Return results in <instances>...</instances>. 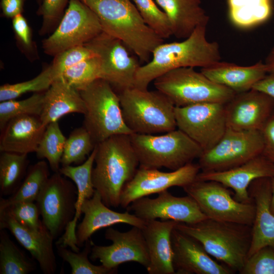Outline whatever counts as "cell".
Listing matches in <instances>:
<instances>
[{"mask_svg":"<svg viewBox=\"0 0 274 274\" xmlns=\"http://www.w3.org/2000/svg\"><path fill=\"white\" fill-rule=\"evenodd\" d=\"M207 26H197L181 42L162 43L153 50L152 58L137 71L134 87L148 89L150 83L171 70L184 67H207L220 61L219 44L206 37Z\"/></svg>","mask_w":274,"mask_h":274,"instance_id":"6da1fadb","label":"cell"},{"mask_svg":"<svg viewBox=\"0 0 274 274\" xmlns=\"http://www.w3.org/2000/svg\"><path fill=\"white\" fill-rule=\"evenodd\" d=\"M130 135H114L96 146L92 181L102 202L109 208L120 206L122 189L139 165Z\"/></svg>","mask_w":274,"mask_h":274,"instance_id":"7a4b0ae2","label":"cell"},{"mask_svg":"<svg viewBox=\"0 0 274 274\" xmlns=\"http://www.w3.org/2000/svg\"><path fill=\"white\" fill-rule=\"evenodd\" d=\"M97 15L102 31L119 39L148 62L163 39L145 22L130 0H81Z\"/></svg>","mask_w":274,"mask_h":274,"instance_id":"3957f363","label":"cell"},{"mask_svg":"<svg viewBox=\"0 0 274 274\" xmlns=\"http://www.w3.org/2000/svg\"><path fill=\"white\" fill-rule=\"evenodd\" d=\"M192 237L206 251L233 271L242 269L248 258L252 226L207 218L195 224L178 222L175 227Z\"/></svg>","mask_w":274,"mask_h":274,"instance_id":"277c9868","label":"cell"},{"mask_svg":"<svg viewBox=\"0 0 274 274\" xmlns=\"http://www.w3.org/2000/svg\"><path fill=\"white\" fill-rule=\"evenodd\" d=\"M118 94L124 122L132 133L156 134L177 128L175 106L159 90L134 87Z\"/></svg>","mask_w":274,"mask_h":274,"instance_id":"5b68a950","label":"cell"},{"mask_svg":"<svg viewBox=\"0 0 274 274\" xmlns=\"http://www.w3.org/2000/svg\"><path fill=\"white\" fill-rule=\"evenodd\" d=\"M139 167L178 169L200 156L201 147L178 128L161 135L132 133Z\"/></svg>","mask_w":274,"mask_h":274,"instance_id":"8992f818","label":"cell"},{"mask_svg":"<svg viewBox=\"0 0 274 274\" xmlns=\"http://www.w3.org/2000/svg\"><path fill=\"white\" fill-rule=\"evenodd\" d=\"M85 102L83 126L96 144L117 134H131L122 113L118 93L102 79L93 82L80 91Z\"/></svg>","mask_w":274,"mask_h":274,"instance_id":"52a82bcc","label":"cell"},{"mask_svg":"<svg viewBox=\"0 0 274 274\" xmlns=\"http://www.w3.org/2000/svg\"><path fill=\"white\" fill-rule=\"evenodd\" d=\"M154 85L178 107L203 102L225 104L236 94L210 80L193 67L167 72L155 79Z\"/></svg>","mask_w":274,"mask_h":274,"instance_id":"ba28073f","label":"cell"},{"mask_svg":"<svg viewBox=\"0 0 274 274\" xmlns=\"http://www.w3.org/2000/svg\"><path fill=\"white\" fill-rule=\"evenodd\" d=\"M183 189L195 200L208 218L252 226L255 215L253 201H237L228 188L221 183L195 180Z\"/></svg>","mask_w":274,"mask_h":274,"instance_id":"9c48e42d","label":"cell"},{"mask_svg":"<svg viewBox=\"0 0 274 274\" xmlns=\"http://www.w3.org/2000/svg\"><path fill=\"white\" fill-rule=\"evenodd\" d=\"M102 31L95 13L81 0H70L58 25L42 41L44 52L55 56L74 47L84 45Z\"/></svg>","mask_w":274,"mask_h":274,"instance_id":"30bf717a","label":"cell"},{"mask_svg":"<svg viewBox=\"0 0 274 274\" xmlns=\"http://www.w3.org/2000/svg\"><path fill=\"white\" fill-rule=\"evenodd\" d=\"M263 140L260 130L226 129L219 142L203 151L198 164L202 172L227 170L262 154Z\"/></svg>","mask_w":274,"mask_h":274,"instance_id":"8fae6325","label":"cell"},{"mask_svg":"<svg viewBox=\"0 0 274 274\" xmlns=\"http://www.w3.org/2000/svg\"><path fill=\"white\" fill-rule=\"evenodd\" d=\"M76 186L58 172L50 176L36 200L42 221L54 239L63 234L73 219L77 198Z\"/></svg>","mask_w":274,"mask_h":274,"instance_id":"7c38bea8","label":"cell"},{"mask_svg":"<svg viewBox=\"0 0 274 274\" xmlns=\"http://www.w3.org/2000/svg\"><path fill=\"white\" fill-rule=\"evenodd\" d=\"M85 45L100 60V79L108 82L118 93L134 87L135 75L141 65L122 41L102 31Z\"/></svg>","mask_w":274,"mask_h":274,"instance_id":"4fadbf2b","label":"cell"},{"mask_svg":"<svg viewBox=\"0 0 274 274\" xmlns=\"http://www.w3.org/2000/svg\"><path fill=\"white\" fill-rule=\"evenodd\" d=\"M177 128L198 144L203 151L215 146L226 129L225 104L203 102L175 108Z\"/></svg>","mask_w":274,"mask_h":274,"instance_id":"5bb4252c","label":"cell"},{"mask_svg":"<svg viewBox=\"0 0 274 274\" xmlns=\"http://www.w3.org/2000/svg\"><path fill=\"white\" fill-rule=\"evenodd\" d=\"M200 170L198 164L192 162L169 172L139 167L133 177L122 189L120 206L127 208L140 198L159 193L172 187L183 188L196 180Z\"/></svg>","mask_w":274,"mask_h":274,"instance_id":"9a60e30c","label":"cell"},{"mask_svg":"<svg viewBox=\"0 0 274 274\" xmlns=\"http://www.w3.org/2000/svg\"><path fill=\"white\" fill-rule=\"evenodd\" d=\"M105 238L112 242L109 246L93 244L90 258L98 260L109 269L126 262H135L147 268L149 256L146 242L141 228L132 226L129 230L121 232L109 227L106 231Z\"/></svg>","mask_w":274,"mask_h":274,"instance_id":"2e32d148","label":"cell"},{"mask_svg":"<svg viewBox=\"0 0 274 274\" xmlns=\"http://www.w3.org/2000/svg\"><path fill=\"white\" fill-rule=\"evenodd\" d=\"M155 198L143 197L131 202L128 211L144 221L160 219L186 224H195L208 217L190 196H174L167 190L159 192Z\"/></svg>","mask_w":274,"mask_h":274,"instance_id":"e0dca14e","label":"cell"},{"mask_svg":"<svg viewBox=\"0 0 274 274\" xmlns=\"http://www.w3.org/2000/svg\"><path fill=\"white\" fill-rule=\"evenodd\" d=\"M274 109V98L251 89L236 93L225 104L227 128L261 130Z\"/></svg>","mask_w":274,"mask_h":274,"instance_id":"ac0fdd59","label":"cell"},{"mask_svg":"<svg viewBox=\"0 0 274 274\" xmlns=\"http://www.w3.org/2000/svg\"><path fill=\"white\" fill-rule=\"evenodd\" d=\"M173 263L177 274H231L226 265L212 259L202 245L176 228L171 234Z\"/></svg>","mask_w":274,"mask_h":274,"instance_id":"d6986e66","label":"cell"},{"mask_svg":"<svg viewBox=\"0 0 274 274\" xmlns=\"http://www.w3.org/2000/svg\"><path fill=\"white\" fill-rule=\"evenodd\" d=\"M274 177V164L263 155H258L231 169L213 172H199L196 180L215 181L234 192L233 197L243 203H251L248 188L254 180Z\"/></svg>","mask_w":274,"mask_h":274,"instance_id":"ffe728a7","label":"cell"},{"mask_svg":"<svg viewBox=\"0 0 274 274\" xmlns=\"http://www.w3.org/2000/svg\"><path fill=\"white\" fill-rule=\"evenodd\" d=\"M81 211L84 218L76 230L78 247L82 246L95 232L101 228L123 223L142 229L146 222L128 211L120 213L111 210L104 203L96 190L92 197L84 201Z\"/></svg>","mask_w":274,"mask_h":274,"instance_id":"44dd1931","label":"cell"},{"mask_svg":"<svg viewBox=\"0 0 274 274\" xmlns=\"http://www.w3.org/2000/svg\"><path fill=\"white\" fill-rule=\"evenodd\" d=\"M248 191L255 206L249 257L264 247L274 248V214L270 210L271 178H261L254 180L249 185Z\"/></svg>","mask_w":274,"mask_h":274,"instance_id":"7402d4cb","label":"cell"},{"mask_svg":"<svg viewBox=\"0 0 274 274\" xmlns=\"http://www.w3.org/2000/svg\"><path fill=\"white\" fill-rule=\"evenodd\" d=\"M7 229L39 263L45 274H54L57 269L53 247L54 238L44 226L39 229L24 227L10 216L0 214V229Z\"/></svg>","mask_w":274,"mask_h":274,"instance_id":"603a6c76","label":"cell"},{"mask_svg":"<svg viewBox=\"0 0 274 274\" xmlns=\"http://www.w3.org/2000/svg\"><path fill=\"white\" fill-rule=\"evenodd\" d=\"M142 228L148 250L149 274H174L171 234L178 222L174 220L146 221Z\"/></svg>","mask_w":274,"mask_h":274,"instance_id":"cb8c5ba5","label":"cell"},{"mask_svg":"<svg viewBox=\"0 0 274 274\" xmlns=\"http://www.w3.org/2000/svg\"><path fill=\"white\" fill-rule=\"evenodd\" d=\"M46 128L39 116L24 115L13 118L1 130L0 151L36 152Z\"/></svg>","mask_w":274,"mask_h":274,"instance_id":"d4e9b609","label":"cell"},{"mask_svg":"<svg viewBox=\"0 0 274 274\" xmlns=\"http://www.w3.org/2000/svg\"><path fill=\"white\" fill-rule=\"evenodd\" d=\"M95 153L96 147L83 163L75 166L71 165L61 166L59 170L63 176L70 178L75 183L78 194L75 216L63 234L56 242V245L66 247L68 246L72 250L76 252H79L80 249L77 245L76 228L78 220L82 214V206L86 199L92 197L95 190L91 176Z\"/></svg>","mask_w":274,"mask_h":274,"instance_id":"484cf974","label":"cell"},{"mask_svg":"<svg viewBox=\"0 0 274 274\" xmlns=\"http://www.w3.org/2000/svg\"><path fill=\"white\" fill-rule=\"evenodd\" d=\"M200 72L210 80L236 93L251 90L267 73L265 64L261 61L250 66L220 61L201 68Z\"/></svg>","mask_w":274,"mask_h":274,"instance_id":"4316f807","label":"cell"},{"mask_svg":"<svg viewBox=\"0 0 274 274\" xmlns=\"http://www.w3.org/2000/svg\"><path fill=\"white\" fill-rule=\"evenodd\" d=\"M85 102L80 92L59 77L45 92L43 110L40 118L47 126L65 115L76 113L84 114Z\"/></svg>","mask_w":274,"mask_h":274,"instance_id":"83f0119b","label":"cell"},{"mask_svg":"<svg viewBox=\"0 0 274 274\" xmlns=\"http://www.w3.org/2000/svg\"><path fill=\"white\" fill-rule=\"evenodd\" d=\"M166 15L177 38L186 39L198 26H207L209 17L200 0H155Z\"/></svg>","mask_w":274,"mask_h":274,"instance_id":"f1b7e54d","label":"cell"},{"mask_svg":"<svg viewBox=\"0 0 274 274\" xmlns=\"http://www.w3.org/2000/svg\"><path fill=\"white\" fill-rule=\"evenodd\" d=\"M49 177V166L45 160L38 161L29 166L17 190L7 198L1 197L0 210L17 202L36 201L42 188Z\"/></svg>","mask_w":274,"mask_h":274,"instance_id":"f546056e","label":"cell"},{"mask_svg":"<svg viewBox=\"0 0 274 274\" xmlns=\"http://www.w3.org/2000/svg\"><path fill=\"white\" fill-rule=\"evenodd\" d=\"M29 162L27 154L1 152V196H10L17 190L26 175Z\"/></svg>","mask_w":274,"mask_h":274,"instance_id":"4dcf8cb0","label":"cell"},{"mask_svg":"<svg viewBox=\"0 0 274 274\" xmlns=\"http://www.w3.org/2000/svg\"><path fill=\"white\" fill-rule=\"evenodd\" d=\"M229 15L240 27H249L266 21L272 12L271 0H228Z\"/></svg>","mask_w":274,"mask_h":274,"instance_id":"1f68e13d","label":"cell"},{"mask_svg":"<svg viewBox=\"0 0 274 274\" xmlns=\"http://www.w3.org/2000/svg\"><path fill=\"white\" fill-rule=\"evenodd\" d=\"M36 268V262L17 247L4 229H0V273L27 274Z\"/></svg>","mask_w":274,"mask_h":274,"instance_id":"d6a6232c","label":"cell"},{"mask_svg":"<svg viewBox=\"0 0 274 274\" xmlns=\"http://www.w3.org/2000/svg\"><path fill=\"white\" fill-rule=\"evenodd\" d=\"M66 138L58 121L49 124L36 152L38 159H46L54 172H58Z\"/></svg>","mask_w":274,"mask_h":274,"instance_id":"836d02e7","label":"cell"},{"mask_svg":"<svg viewBox=\"0 0 274 274\" xmlns=\"http://www.w3.org/2000/svg\"><path fill=\"white\" fill-rule=\"evenodd\" d=\"M96 145L84 127L74 129L65 141L61 160L62 166L83 163Z\"/></svg>","mask_w":274,"mask_h":274,"instance_id":"e575fe53","label":"cell"},{"mask_svg":"<svg viewBox=\"0 0 274 274\" xmlns=\"http://www.w3.org/2000/svg\"><path fill=\"white\" fill-rule=\"evenodd\" d=\"M93 243L89 239L85 243L83 250L75 252L70 250L61 245H56L58 255L64 261L70 265L71 274H111L116 273L117 269H109L102 264L95 265L92 264L88 258L91 253Z\"/></svg>","mask_w":274,"mask_h":274,"instance_id":"d590c367","label":"cell"},{"mask_svg":"<svg viewBox=\"0 0 274 274\" xmlns=\"http://www.w3.org/2000/svg\"><path fill=\"white\" fill-rule=\"evenodd\" d=\"M45 92L35 93L22 100L10 99L1 101L0 130H2L11 119L17 116L29 115L40 117L43 110Z\"/></svg>","mask_w":274,"mask_h":274,"instance_id":"8d00e7d4","label":"cell"},{"mask_svg":"<svg viewBox=\"0 0 274 274\" xmlns=\"http://www.w3.org/2000/svg\"><path fill=\"white\" fill-rule=\"evenodd\" d=\"M100 60L95 56L68 68L60 77L69 85L80 91L100 79Z\"/></svg>","mask_w":274,"mask_h":274,"instance_id":"74e56055","label":"cell"},{"mask_svg":"<svg viewBox=\"0 0 274 274\" xmlns=\"http://www.w3.org/2000/svg\"><path fill=\"white\" fill-rule=\"evenodd\" d=\"M55 78L50 66L46 67L32 79L15 84H5L0 87V101L15 99L30 92H42L47 90Z\"/></svg>","mask_w":274,"mask_h":274,"instance_id":"f35d334b","label":"cell"},{"mask_svg":"<svg viewBox=\"0 0 274 274\" xmlns=\"http://www.w3.org/2000/svg\"><path fill=\"white\" fill-rule=\"evenodd\" d=\"M146 24L162 39L173 35L165 13L153 0H132Z\"/></svg>","mask_w":274,"mask_h":274,"instance_id":"ab89813d","label":"cell"},{"mask_svg":"<svg viewBox=\"0 0 274 274\" xmlns=\"http://www.w3.org/2000/svg\"><path fill=\"white\" fill-rule=\"evenodd\" d=\"M6 214L20 225L32 229H39L44 224L40 219V213L37 203L33 201L19 202L0 210V214Z\"/></svg>","mask_w":274,"mask_h":274,"instance_id":"60d3db41","label":"cell"},{"mask_svg":"<svg viewBox=\"0 0 274 274\" xmlns=\"http://www.w3.org/2000/svg\"><path fill=\"white\" fill-rule=\"evenodd\" d=\"M95 56L87 46L82 45L69 48L56 55L50 66L56 79L60 77L68 68Z\"/></svg>","mask_w":274,"mask_h":274,"instance_id":"b9f144b4","label":"cell"},{"mask_svg":"<svg viewBox=\"0 0 274 274\" xmlns=\"http://www.w3.org/2000/svg\"><path fill=\"white\" fill-rule=\"evenodd\" d=\"M70 0H43L37 14L42 17L40 36L52 32L58 25Z\"/></svg>","mask_w":274,"mask_h":274,"instance_id":"7bdbcfd3","label":"cell"},{"mask_svg":"<svg viewBox=\"0 0 274 274\" xmlns=\"http://www.w3.org/2000/svg\"><path fill=\"white\" fill-rule=\"evenodd\" d=\"M241 274H274V248L265 246L247 259Z\"/></svg>","mask_w":274,"mask_h":274,"instance_id":"ee69618b","label":"cell"},{"mask_svg":"<svg viewBox=\"0 0 274 274\" xmlns=\"http://www.w3.org/2000/svg\"><path fill=\"white\" fill-rule=\"evenodd\" d=\"M12 26L20 49L30 60L38 58L37 46L32 41L30 28L22 14L12 18Z\"/></svg>","mask_w":274,"mask_h":274,"instance_id":"f6af8a7d","label":"cell"},{"mask_svg":"<svg viewBox=\"0 0 274 274\" xmlns=\"http://www.w3.org/2000/svg\"><path fill=\"white\" fill-rule=\"evenodd\" d=\"M260 131L263 140L261 154L274 164V109Z\"/></svg>","mask_w":274,"mask_h":274,"instance_id":"bcb514c9","label":"cell"},{"mask_svg":"<svg viewBox=\"0 0 274 274\" xmlns=\"http://www.w3.org/2000/svg\"><path fill=\"white\" fill-rule=\"evenodd\" d=\"M27 0H1V8L3 16L13 18L22 14L25 2Z\"/></svg>","mask_w":274,"mask_h":274,"instance_id":"7dc6e473","label":"cell"},{"mask_svg":"<svg viewBox=\"0 0 274 274\" xmlns=\"http://www.w3.org/2000/svg\"><path fill=\"white\" fill-rule=\"evenodd\" d=\"M253 86L252 89L261 91L274 98V73H268Z\"/></svg>","mask_w":274,"mask_h":274,"instance_id":"c3c4849f","label":"cell"},{"mask_svg":"<svg viewBox=\"0 0 274 274\" xmlns=\"http://www.w3.org/2000/svg\"><path fill=\"white\" fill-rule=\"evenodd\" d=\"M267 73H274V45L267 55L265 62Z\"/></svg>","mask_w":274,"mask_h":274,"instance_id":"681fc988","label":"cell"},{"mask_svg":"<svg viewBox=\"0 0 274 274\" xmlns=\"http://www.w3.org/2000/svg\"><path fill=\"white\" fill-rule=\"evenodd\" d=\"M271 199L270 203V210L273 214H274V177L271 178Z\"/></svg>","mask_w":274,"mask_h":274,"instance_id":"f907efd6","label":"cell"},{"mask_svg":"<svg viewBox=\"0 0 274 274\" xmlns=\"http://www.w3.org/2000/svg\"><path fill=\"white\" fill-rule=\"evenodd\" d=\"M37 2V3L39 5V7L41 6L42 3V2H43V0H36Z\"/></svg>","mask_w":274,"mask_h":274,"instance_id":"816d5d0a","label":"cell"}]
</instances>
